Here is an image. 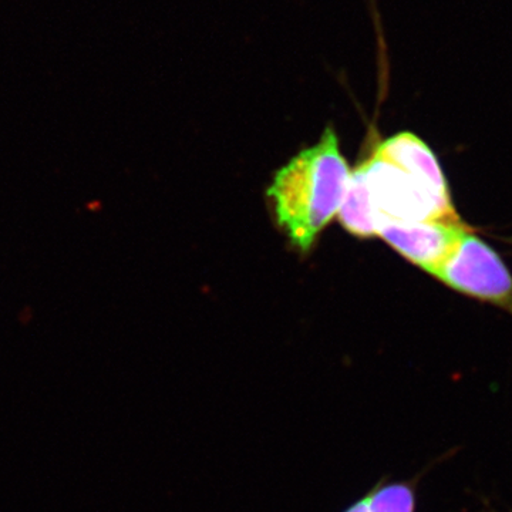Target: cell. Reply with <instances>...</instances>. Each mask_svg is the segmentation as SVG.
I'll use <instances>...</instances> for the list:
<instances>
[{
    "mask_svg": "<svg viewBox=\"0 0 512 512\" xmlns=\"http://www.w3.org/2000/svg\"><path fill=\"white\" fill-rule=\"evenodd\" d=\"M360 167L377 231L389 222L461 220L436 154L416 134L403 131L386 138Z\"/></svg>",
    "mask_w": 512,
    "mask_h": 512,
    "instance_id": "cell-1",
    "label": "cell"
},
{
    "mask_svg": "<svg viewBox=\"0 0 512 512\" xmlns=\"http://www.w3.org/2000/svg\"><path fill=\"white\" fill-rule=\"evenodd\" d=\"M335 128L328 126L315 146L305 148L281 170L268 188L276 224L293 247L308 252L336 217L350 180Z\"/></svg>",
    "mask_w": 512,
    "mask_h": 512,
    "instance_id": "cell-2",
    "label": "cell"
},
{
    "mask_svg": "<svg viewBox=\"0 0 512 512\" xmlns=\"http://www.w3.org/2000/svg\"><path fill=\"white\" fill-rule=\"evenodd\" d=\"M434 278L448 288L512 315V274L493 247L467 231Z\"/></svg>",
    "mask_w": 512,
    "mask_h": 512,
    "instance_id": "cell-3",
    "label": "cell"
},
{
    "mask_svg": "<svg viewBox=\"0 0 512 512\" xmlns=\"http://www.w3.org/2000/svg\"><path fill=\"white\" fill-rule=\"evenodd\" d=\"M467 231L470 228L461 220L389 222L377 235L407 261L434 276Z\"/></svg>",
    "mask_w": 512,
    "mask_h": 512,
    "instance_id": "cell-4",
    "label": "cell"
},
{
    "mask_svg": "<svg viewBox=\"0 0 512 512\" xmlns=\"http://www.w3.org/2000/svg\"><path fill=\"white\" fill-rule=\"evenodd\" d=\"M338 214L340 224L350 234L357 238L376 237L375 214L370 201L369 187L360 165L350 174L348 188Z\"/></svg>",
    "mask_w": 512,
    "mask_h": 512,
    "instance_id": "cell-5",
    "label": "cell"
},
{
    "mask_svg": "<svg viewBox=\"0 0 512 512\" xmlns=\"http://www.w3.org/2000/svg\"><path fill=\"white\" fill-rule=\"evenodd\" d=\"M416 495L409 483H380L343 512H414Z\"/></svg>",
    "mask_w": 512,
    "mask_h": 512,
    "instance_id": "cell-6",
    "label": "cell"
}]
</instances>
